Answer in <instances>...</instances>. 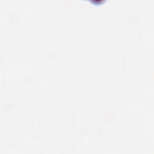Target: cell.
<instances>
[{"label":"cell","instance_id":"cell-1","mask_svg":"<svg viewBox=\"0 0 154 154\" xmlns=\"http://www.w3.org/2000/svg\"><path fill=\"white\" fill-rule=\"evenodd\" d=\"M97 1H100V0H97Z\"/></svg>","mask_w":154,"mask_h":154}]
</instances>
